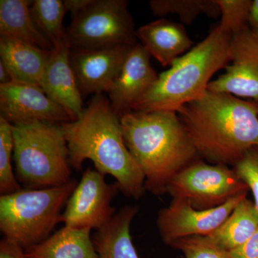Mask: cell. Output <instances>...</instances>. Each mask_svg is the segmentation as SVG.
<instances>
[{"label":"cell","instance_id":"20","mask_svg":"<svg viewBox=\"0 0 258 258\" xmlns=\"http://www.w3.org/2000/svg\"><path fill=\"white\" fill-rule=\"evenodd\" d=\"M30 0H0V35L16 39L43 50L53 45L37 30L34 23Z\"/></svg>","mask_w":258,"mask_h":258},{"label":"cell","instance_id":"1","mask_svg":"<svg viewBox=\"0 0 258 258\" xmlns=\"http://www.w3.org/2000/svg\"><path fill=\"white\" fill-rule=\"evenodd\" d=\"M61 125L73 169L81 171L85 161H92L97 171L115 178L117 187L125 196L142 198L145 177L125 145L120 117L103 93L93 96L79 118Z\"/></svg>","mask_w":258,"mask_h":258},{"label":"cell","instance_id":"7","mask_svg":"<svg viewBox=\"0 0 258 258\" xmlns=\"http://www.w3.org/2000/svg\"><path fill=\"white\" fill-rule=\"evenodd\" d=\"M126 0H96L66 29L71 48L90 49L138 43Z\"/></svg>","mask_w":258,"mask_h":258},{"label":"cell","instance_id":"28","mask_svg":"<svg viewBox=\"0 0 258 258\" xmlns=\"http://www.w3.org/2000/svg\"><path fill=\"white\" fill-rule=\"evenodd\" d=\"M230 252L233 258H258V230L247 242Z\"/></svg>","mask_w":258,"mask_h":258},{"label":"cell","instance_id":"23","mask_svg":"<svg viewBox=\"0 0 258 258\" xmlns=\"http://www.w3.org/2000/svg\"><path fill=\"white\" fill-rule=\"evenodd\" d=\"M149 6L155 16L176 14L185 25H191L200 15L217 18L220 10L215 0H151Z\"/></svg>","mask_w":258,"mask_h":258},{"label":"cell","instance_id":"19","mask_svg":"<svg viewBox=\"0 0 258 258\" xmlns=\"http://www.w3.org/2000/svg\"><path fill=\"white\" fill-rule=\"evenodd\" d=\"M91 230L64 226L41 243L25 249L28 258H99Z\"/></svg>","mask_w":258,"mask_h":258},{"label":"cell","instance_id":"8","mask_svg":"<svg viewBox=\"0 0 258 258\" xmlns=\"http://www.w3.org/2000/svg\"><path fill=\"white\" fill-rule=\"evenodd\" d=\"M249 190L234 168L199 159L174 176L167 193L172 199L186 200L192 208L203 210L222 206Z\"/></svg>","mask_w":258,"mask_h":258},{"label":"cell","instance_id":"31","mask_svg":"<svg viewBox=\"0 0 258 258\" xmlns=\"http://www.w3.org/2000/svg\"><path fill=\"white\" fill-rule=\"evenodd\" d=\"M249 28L258 35V0H254L251 5L248 18Z\"/></svg>","mask_w":258,"mask_h":258},{"label":"cell","instance_id":"21","mask_svg":"<svg viewBox=\"0 0 258 258\" xmlns=\"http://www.w3.org/2000/svg\"><path fill=\"white\" fill-rule=\"evenodd\" d=\"M257 230V208L246 198L237 204L227 220L208 237L230 252L247 242Z\"/></svg>","mask_w":258,"mask_h":258},{"label":"cell","instance_id":"9","mask_svg":"<svg viewBox=\"0 0 258 258\" xmlns=\"http://www.w3.org/2000/svg\"><path fill=\"white\" fill-rule=\"evenodd\" d=\"M118 191L115 183L108 184L105 175L96 169L87 168L62 212L64 226L70 228L100 230L116 213L111 204Z\"/></svg>","mask_w":258,"mask_h":258},{"label":"cell","instance_id":"25","mask_svg":"<svg viewBox=\"0 0 258 258\" xmlns=\"http://www.w3.org/2000/svg\"><path fill=\"white\" fill-rule=\"evenodd\" d=\"M220 10L222 32L233 35L248 27L251 0H215Z\"/></svg>","mask_w":258,"mask_h":258},{"label":"cell","instance_id":"11","mask_svg":"<svg viewBox=\"0 0 258 258\" xmlns=\"http://www.w3.org/2000/svg\"><path fill=\"white\" fill-rule=\"evenodd\" d=\"M230 63L208 90L258 102V35L249 27L232 35Z\"/></svg>","mask_w":258,"mask_h":258},{"label":"cell","instance_id":"18","mask_svg":"<svg viewBox=\"0 0 258 258\" xmlns=\"http://www.w3.org/2000/svg\"><path fill=\"white\" fill-rule=\"evenodd\" d=\"M138 212V207L126 205L96 231L93 240L99 258H139L131 235V225Z\"/></svg>","mask_w":258,"mask_h":258},{"label":"cell","instance_id":"12","mask_svg":"<svg viewBox=\"0 0 258 258\" xmlns=\"http://www.w3.org/2000/svg\"><path fill=\"white\" fill-rule=\"evenodd\" d=\"M0 118L12 125L32 121L61 124L74 120L40 86L16 81L0 84Z\"/></svg>","mask_w":258,"mask_h":258},{"label":"cell","instance_id":"5","mask_svg":"<svg viewBox=\"0 0 258 258\" xmlns=\"http://www.w3.org/2000/svg\"><path fill=\"white\" fill-rule=\"evenodd\" d=\"M15 176L25 189L63 186L72 180L69 145L60 123L13 125Z\"/></svg>","mask_w":258,"mask_h":258},{"label":"cell","instance_id":"32","mask_svg":"<svg viewBox=\"0 0 258 258\" xmlns=\"http://www.w3.org/2000/svg\"><path fill=\"white\" fill-rule=\"evenodd\" d=\"M13 80L9 70L0 61V84H7L13 82Z\"/></svg>","mask_w":258,"mask_h":258},{"label":"cell","instance_id":"3","mask_svg":"<svg viewBox=\"0 0 258 258\" xmlns=\"http://www.w3.org/2000/svg\"><path fill=\"white\" fill-rule=\"evenodd\" d=\"M120 122L125 145L152 195H165L174 176L200 159L176 112L132 111Z\"/></svg>","mask_w":258,"mask_h":258},{"label":"cell","instance_id":"22","mask_svg":"<svg viewBox=\"0 0 258 258\" xmlns=\"http://www.w3.org/2000/svg\"><path fill=\"white\" fill-rule=\"evenodd\" d=\"M30 10L37 30L54 48L69 42L63 26L67 10L62 0H34Z\"/></svg>","mask_w":258,"mask_h":258},{"label":"cell","instance_id":"6","mask_svg":"<svg viewBox=\"0 0 258 258\" xmlns=\"http://www.w3.org/2000/svg\"><path fill=\"white\" fill-rule=\"evenodd\" d=\"M79 181L45 189H21L0 197V230L4 237L27 249L41 243L62 222L66 208Z\"/></svg>","mask_w":258,"mask_h":258},{"label":"cell","instance_id":"16","mask_svg":"<svg viewBox=\"0 0 258 258\" xmlns=\"http://www.w3.org/2000/svg\"><path fill=\"white\" fill-rule=\"evenodd\" d=\"M136 36L151 57L164 67L171 66L195 46L182 24L164 18L140 27Z\"/></svg>","mask_w":258,"mask_h":258},{"label":"cell","instance_id":"26","mask_svg":"<svg viewBox=\"0 0 258 258\" xmlns=\"http://www.w3.org/2000/svg\"><path fill=\"white\" fill-rule=\"evenodd\" d=\"M170 246L181 251L185 258H233L229 251L217 245L208 237H186L175 241Z\"/></svg>","mask_w":258,"mask_h":258},{"label":"cell","instance_id":"17","mask_svg":"<svg viewBox=\"0 0 258 258\" xmlns=\"http://www.w3.org/2000/svg\"><path fill=\"white\" fill-rule=\"evenodd\" d=\"M51 52L12 37L0 36V61L16 82L40 87Z\"/></svg>","mask_w":258,"mask_h":258},{"label":"cell","instance_id":"29","mask_svg":"<svg viewBox=\"0 0 258 258\" xmlns=\"http://www.w3.org/2000/svg\"><path fill=\"white\" fill-rule=\"evenodd\" d=\"M0 258H28L25 249L16 241L4 237L0 242Z\"/></svg>","mask_w":258,"mask_h":258},{"label":"cell","instance_id":"27","mask_svg":"<svg viewBox=\"0 0 258 258\" xmlns=\"http://www.w3.org/2000/svg\"><path fill=\"white\" fill-rule=\"evenodd\" d=\"M233 168L252 191L258 211V146L249 149Z\"/></svg>","mask_w":258,"mask_h":258},{"label":"cell","instance_id":"13","mask_svg":"<svg viewBox=\"0 0 258 258\" xmlns=\"http://www.w3.org/2000/svg\"><path fill=\"white\" fill-rule=\"evenodd\" d=\"M130 45L71 48L70 61L83 97L108 93L131 49Z\"/></svg>","mask_w":258,"mask_h":258},{"label":"cell","instance_id":"15","mask_svg":"<svg viewBox=\"0 0 258 258\" xmlns=\"http://www.w3.org/2000/svg\"><path fill=\"white\" fill-rule=\"evenodd\" d=\"M70 42L55 47L42 77L40 88L52 101L76 120L84 111L83 96L70 61Z\"/></svg>","mask_w":258,"mask_h":258},{"label":"cell","instance_id":"2","mask_svg":"<svg viewBox=\"0 0 258 258\" xmlns=\"http://www.w3.org/2000/svg\"><path fill=\"white\" fill-rule=\"evenodd\" d=\"M200 158L235 166L258 146V102L208 91L177 112Z\"/></svg>","mask_w":258,"mask_h":258},{"label":"cell","instance_id":"24","mask_svg":"<svg viewBox=\"0 0 258 258\" xmlns=\"http://www.w3.org/2000/svg\"><path fill=\"white\" fill-rule=\"evenodd\" d=\"M14 152L13 125L0 118V193L16 192L22 189L12 165Z\"/></svg>","mask_w":258,"mask_h":258},{"label":"cell","instance_id":"4","mask_svg":"<svg viewBox=\"0 0 258 258\" xmlns=\"http://www.w3.org/2000/svg\"><path fill=\"white\" fill-rule=\"evenodd\" d=\"M231 37L217 25L205 40L159 75L132 111L177 113L185 105L201 98L208 91L212 76L230 63Z\"/></svg>","mask_w":258,"mask_h":258},{"label":"cell","instance_id":"14","mask_svg":"<svg viewBox=\"0 0 258 258\" xmlns=\"http://www.w3.org/2000/svg\"><path fill=\"white\" fill-rule=\"evenodd\" d=\"M150 57L140 43L134 45L108 90L112 108L120 117L132 111L157 81L159 75L151 64Z\"/></svg>","mask_w":258,"mask_h":258},{"label":"cell","instance_id":"10","mask_svg":"<svg viewBox=\"0 0 258 258\" xmlns=\"http://www.w3.org/2000/svg\"><path fill=\"white\" fill-rule=\"evenodd\" d=\"M247 195H239L218 208L203 210L192 208L186 200L172 199L170 205L158 213L157 227L161 239L170 246L186 237H208L227 220Z\"/></svg>","mask_w":258,"mask_h":258},{"label":"cell","instance_id":"30","mask_svg":"<svg viewBox=\"0 0 258 258\" xmlns=\"http://www.w3.org/2000/svg\"><path fill=\"white\" fill-rule=\"evenodd\" d=\"M96 0H63L64 8L70 12L73 18L89 8Z\"/></svg>","mask_w":258,"mask_h":258}]
</instances>
